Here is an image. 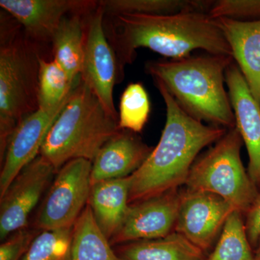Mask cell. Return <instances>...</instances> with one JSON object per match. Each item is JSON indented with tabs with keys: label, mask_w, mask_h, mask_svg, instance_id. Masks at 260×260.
Returning a JSON list of instances; mask_svg holds the SVG:
<instances>
[{
	"label": "cell",
	"mask_w": 260,
	"mask_h": 260,
	"mask_svg": "<svg viewBox=\"0 0 260 260\" xmlns=\"http://www.w3.org/2000/svg\"><path fill=\"white\" fill-rule=\"evenodd\" d=\"M95 3L76 0H1L0 6L23 27L27 37L40 42L52 40L69 13L93 9Z\"/></svg>",
	"instance_id": "4fadbf2b"
},
{
	"label": "cell",
	"mask_w": 260,
	"mask_h": 260,
	"mask_svg": "<svg viewBox=\"0 0 260 260\" xmlns=\"http://www.w3.org/2000/svg\"><path fill=\"white\" fill-rule=\"evenodd\" d=\"M80 15L65 17L51 40L54 60L73 82L80 78L85 53V32Z\"/></svg>",
	"instance_id": "d6986e66"
},
{
	"label": "cell",
	"mask_w": 260,
	"mask_h": 260,
	"mask_svg": "<svg viewBox=\"0 0 260 260\" xmlns=\"http://www.w3.org/2000/svg\"><path fill=\"white\" fill-rule=\"evenodd\" d=\"M92 162L79 158L58 171L38 215L42 231L72 229L88 205L91 189Z\"/></svg>",
	"instance_id": "52a82bcc"
},
{
	"label": "cell",
	"mask_w": 260,
	"mask_h": 260,
	"mask_svg": "<svg viewBox=\"0 0 260 260\" xmlns=\"http://www.w3.org/2000/svg\"><path fill=\"white\" fill-rule=\"evenodd\" d=\"M245 229L249 242L255 249L260 238V193L245 215Z\"/></svg>",
	"instance_id": "83f0119b"
},
{
	"label": "cell",
	"mask_w": 260,
	"mask_h": 260,
	"mask_svg": "<svg viewBox=\"0 0 260 260\" xmlns=\"http://www.w3.org/2000/svg\"><path fill=\"white\" fill-rule=\"evenodd\" d=\"M150 113L148 94L141 83H131L123 92L119 104L118 125L122 130L141 133Z\"/></svg>",
	"instance_id": "cb8c5ba5"
},
{
	"label": "cell",
	"mask_w": 260,
	"mask_h": 260,
	"mask_svg": "<svg viewBox=\"0 0 260 260\" xmlns=\"http://www.w3.org/2000/svg\"><path fill=\"white\" fill-rule=\"evenodd\" d=\"M2 28H3L2 27ZM39 56L20 34V27L1 29L0 46V155L24 118L39 109Z\"/></svg>",
	"instance_id": "5b68a950"
},
{
	"label": "cell",
	"mask_w": 260,
	"mask_h": 260,
	"mask_svg": "<svg viewBox=\"0 0 260 260\" xmlns=\"http://www.w3.org/2000/svg\"><path fill=\"white\" fill-rule=\"evenodd\" d=\"M232 51L234 61L260 105V18L251 21L216 18Z\"/></svg>",
	"instance_id": "2e32d148"
},
{
	"label": "cell",
	"mask_w": 260,
	"mask_h": 260,
	"mask_svg": "<svg viewBox=\"0 0 260 260\" xmlns=\"http://www.w3.org/2000/svg\"><path fill=\"white\" fill-rule=\"evenodd\" d=\"M181 198L177 189L130 205L125 220L109 240L111 245L160 239L174 232Z\"/></svg>",
	"instance_id": "8fae6325"
},
{
	"label": "cell",
	"mask_w": 260,
	"mask_h": 260,
	"mask_svg": "<svg viewBox=\"0 0 260 260\" xmlns=\"http://www.w3.org/2000/svg\"><path fill=\"white\" fill-rule=\"evenodd\" d=\"M211 0H106L100 2L106 14L171 15L182 12L209 13Z\"/></svg>",
	"instance_id": "44dd1931"
},
{
	"label": "cell",
	"mask_w": 260,
	"mask_h": 260,
	"mask_svg": "<svg viewBox=\"0 0 260 260\" xmlns=\"http://www.w3.org/2000/svg\"><path fill=\"white\" fill-rule=\"evenodd\" d=\"M38 106L40 109H50L68 100L80 79L73 82L55 61L39 57Z\"/></svg>",
	"instance_id": "7402d4cb"
},
{
	"label": "cell",
	"mask_w": 260,
	"mask_h": 260,
	"mask_svg": "<svg viewBox=\"0 0 260 260\" xmlns=\"http://www.w3.org/2000/svg\"><path fill=\"white\" fill-rule=\"evenodd\" d=\"M112 246L87 205L73 226L71 260H121Z\"/></svg>",
	"instance_id": "ffe728a7"
},
{
	"label": "cell",
	"mask_w": 260,
	"mask_h": 260,
	"mask_svg": "<svg viewBox=\"0 0 260 260\" xmlns=\"http://www.w3.org/2000/svg\"><path fill=\"white\" fill-rule=\"evenodd\" d=\"M110 15L112 26L105 31L121 68L134 61L140 48L172 59L187 57L198 49L233 56L223 30L209 13Z\"/></svg>",
	"instance_id": "6da1fadb"
},
{
	"label": "cell",
	"mask_w": 260,
	"mask_h": 260,
	"mask_svg": "<svg viewBox=\"0 0 260 260\" xmlns=\"http://www.w3.org/2000/svg\"><path fill=\"white\" fill-rule=\"evenodd\" d=\"M243 143L237 127L228 130L195 160L184 184L186 189L218 195L245 215L260 192L243 165Z\"/></svg>",
	"instance_id": "8992f818"
},
{
	"label": "cell",
	"mask_w": 260,
	"mask_h": 260,
	"mask_svg": "<svg viewBox=\"0 0 260 260\" xmlns=\"http://www.w3.org/2000/svg\"><path fill=\"white\" fill-rule=\"evenodd\" d=\"M36 237L35 232L27 227L13 233L0 246V260H21Z\"/></svg>",
	"instance_id": "4316f807"
},
{
	"label": "cell",
	"mask_w": 260,
	"mask_h": 260,
	"mask_svg": "<svg viewBox=\"0 0 260 260\" xmlns=\"http://www.w3.org/2000/svg\"><path fill=\"white\" fill-rule=\"evenodd\" d=\"M115 251L121 260H206L201 249L175 232L160 239L120 244Z\"/></svg>",
	"instance_id": "ac0fdd59"
},
{
	"label": "cell",
	"mask_w": 260,
	"mask_h": 260,
	"mask_svg": "<svg viewBox=\"0 0 260 260\" xmlns=\"http://www.w3.org/2000/svg\"><path fill=\"white\" fill-rule=\"evenodd\" d=\"M254 259L260 260V238L257 246H256V249H254Z\"/></svg>",
	"instance_id": "f1b7e54d"
},
{
	"label": "cell",
	"mask_w": 260,
	"mask_h": 260,
	"mask_svg": "<svg viewBox=\"0 0 260 260\" xmlns=\"http://www.w3.org/2000/svg\"><path fill=\"white\" fill-rule=\"evenodd\" d=\"M68 99L53 109L39 108L24 118L17 126L8 142L4 158L1 161L0 198L19 173L39 156L49 130Z\"/></svg>",
	"instance_id": "7c38bea8"
},
{
	"label": "cell",
	"mask_w": 260,
	"mask_h": 260,
	"mask_svg": "<svg viewBox=\"0 0 260 260\" xmlns=\"http://www.w3.org/2000/svg\"><path fill=\"white\" fill-rule=\"evenodd\" d=\"M234 62L232 56L208 54L150 61L145 69L191 117L229 130L237 127L225 88V72Z\"/></svg>",
	"instance_id": "3957f363"
},
{
	"label": "cell",
	"mask_w": 260,
	"mask_h": 260,
	"mask_svg": "<svg viewBox=\"0 0 260 260\" xmlns=\"http://www.w3.org/2000/svg\"><path fill=\"white\" fill-rule=\"evenodd\" d=\"M225 83L237 128L249 154L248 174L260 192V105L235 61L225 72Z\"/></svg>",
	"instance_id": "5bb4252c"
},
{
	"label": "cell",
	"mask_w": 260,
	"mask_h": 260,
	"mask_svg": "<svg viewBox=\"0 0 260 260\" xmlns=\"http://www.w3.org/2000/svg\"><path fill=\"white\" fill-rule=\"evenodd\" d=\"M234 210L230 203L218 195L184 189L181 191L174 232L205 253L216 240Z\"/></svg>",
	"instance_id": "30bf717a"
},
{
	"label": "cell",
	"mask_w": 260,
	"mask_h": 260,
	"mask_svg": "<svg viewBox=\"0 0 260 260\" xmlns=\"http://www.w3.org/2000/svg\"><path fill=\"white\" fill-rule=\"evenodd\" d=\"M209 14L214 19L260 18V0H218L214 2Z\"/></svg>",
	"instance_id": "484cf974"
},
{
	"label": "cell",
	"mask_w": 260,
	"mask_h": 260,
	"mask_svg": "<svg viewBox=\"0 0 260 260\" xmlns=\"http://www.w3.org/2000/svg\"><path fill=\"white\" fill-rule=\"evenodd\" d=\"M105 10L98 4L89 20L85 38V53L80 79L96 95L109 115L119 120L114 102L118 61L105 28Z\"/></svg>",
	"instance_id": "ba28073f"
},
{
	"label": "cell",
	"mask_w": 260,
	"mask_h": 260,
	"mask_svg": "<svg viewBox=\"0 0 260 260\" xmlns=\"http://www.w3.org/2000/svg\"><path fill=\"white\" fill-rule=\"evenodd\" d=\"M119 129L118 121L80 79L49 130L39 155L56 172L75 159L93 162Z\"/></svg>",
	"instance_id": "277c9868"
},
{
	"label": "cell",
	"mask_w": 260,
	"mask_h": 260,
	"mask_svg": "<svg viewBox=\"0 0 260 260\" xmlns=\"http://www.w3.org/2000/svg\"><path fill=\"white\" fill-rule=\"evenodd\" d=\"M215 249L206 260H255L240 212L228 218Z\"/></svg>",
	"instance_id": "603a6c76"
},
{
	"label": "cell",
	"mask_w": 260,
	"mask_h": 260,
	"mask_svg": "<svg viewBox=\"0 0 260 260\" xmlns=\"http://www.w3.org/2000/svg\"><path fill=\"white\" fill-rule=\"evenodd\" d=\"M55 169L40 155L24 168L0 198V238L26 228L29 217L49 186Z\"/></svg>",
	"instance_id": "9c48e42d"
},
{
	"label": "cell",
	"mask_w": 260,
	"mask_h": 260,
	"mask_svg": "<svg viewBox=\"0 0 260 260\" xmlns=\"http://www.w3.org/2000/svg\"><path fill=\"white\" fill-rule=\"evenodd\" d=\"M167 109L158 145L130 176L129 205L164 194L185 184L200 152L216 143L228 130L205 125L184 112L164 85L154 80Z\"/></svg>",
	"instance_id": "7a4b0ae2"
},
{
	"label": "cell",
	"mask_w": 260,
	"mask_h": 260,
	"mask_svg": "<svg viewBox=\"0 0 260 260\" xmlns=\"http://www.w3.org/2000/svg\"><path fill=\"white\" fill-rule=\"evenodd\" d=\"M73 229L42 231L21 260H71Z\"/></svg>",
	"instance_id": "d4e9b609"
},
{
	"label": "cell",
	"mask_w": 260,
	"mask_h": 260,
	"mask_svg": "<svg viewBox=\"0 0 260 260\" xmlns=\"http://www.w3.org/2000/svg\"><path fill=\"white\" fill-rule=\"evenodd\" d=\"M153 149L136 133L119 129L92 162L91 186L101 181L129 177L143 165Z\"/></svg>",
	"instance_id": "9a60e30c"
},
{
	"label": "cell",
	"mask_w": 260,
	"mask_h": 260,
	"mask_svg": "<svg viewBox=\"0 0 260 260\" xmlns=\"http://www.w3.org/2000/svg\"><path fill=\"white\" fill-rule=\"evenodd\" d=\"M129 189L130 176L101 181L91 186L88 204L109 240L120 229L129 212Z\"/></svg>",
	"instance_id": "e0dca14e"
}]
</instances>
